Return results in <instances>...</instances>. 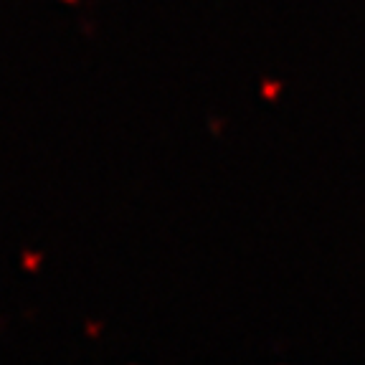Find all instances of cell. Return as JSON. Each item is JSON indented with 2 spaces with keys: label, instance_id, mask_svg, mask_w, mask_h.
<instances>
[{
  "label": "cell",
  "instance_id": "1",
  "mask_svg": "<svg viewBox=\"0 0 365 365\" xmlns=\"http://www.w3.org/2000/svg\"><path fill=\"white\" fill-rule=\"evenodd\" d=\"M41 254H23V267L26 269H38Z\"/></svg>",
  "mask_w": 365,
  "mask_h": 365
},
{
  "label": "cell",
  "instance_id": "2",
  "mask_svg": "<svg viewBox=\"0 0 365 365\" xmlns=\"http://www.w3.org/2000/svg\"><path fill=\"white\" fill-rule=\"evenodd\" d=\"M68 3H74V0H68Z\"/></svg>",
  "mask_w": 365,
  "mask_h": 365
}]
</instances>
